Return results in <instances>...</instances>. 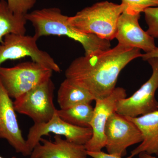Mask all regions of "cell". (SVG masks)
Here are the masks:
<instances>
[{
  "label": "cell",
  "instance_id": "1",
  "mask_svg": "<svg viewBox=\"0 0 158 158\" xmlns=\"http://www.w3.org/2000/svg\"><path fill=\"white\" fill-rule=\"evenodd\" d=\"M142 55L139 49L118 44L74 59L65 70V77L88 90L95 100L104 98L116 88L122 69Z\"/></svg>",
  "mask_w": 158,
  "mask_h": 158
},
{
  "label": "cell",
  "instance_id": "2",
  "mask_svg": "<svg viewBox=\"0 0 158 158\" xmlns=\"http://www.w3.org/2000/svg\"><path fill=\"white\" fill-rule=\"evenodd\" d=\"M25 17L34 27V36L38 39L43 36H66L81 44L85 55L110 48L109 40L83 33L74 27L69 22V16L62 14L59 8L37 9L28 12Z\"/></svg>",
  "mask_w": 158,
  "mask_h": 158
},
{
  "label": "cell",
  "instance_id": "3",
  "mask_svg": "<svg viewBox=\"0 0 158 158\" xmlns=\"http://www.w3.org/2000/svg\"><path fill=\"white\" fill-rule=\"evenodd\" d=\"M124 9L122 4L100 2L69 17V20L74 27L83 33L110 41L115 38L118 18Z\"/></svg>",
  "mask_w": 158,
  "mask_h": 158
},
{
  "label": "cell",
  "instance_id": "4",
  "mask_svg": "<svg viewBox=\"0 0 158 158\" xmlns=\"http://www.w3.org/2000/svg\"><path fill=\"white\" fill-rule=\"evenodd\" d=\"M53 71L36 62H23L11 67H0V81L15 99L51 78Z\"/></svg>",
  "mask_w": 158,
  "mask_h": 158
},
{
  "label": "cell",
  "instance_id": "5",
  "mask_svg": "<svg viewBox=\"0 0 158 158\" xmlns=\"http://www.w3.org/2000/svg\"><path fill=\"white\" fill-rule=\"evenodd\" d=\"M55 88L52 79H48L15 99V110L30 117L34 123L48 122L57 110L54 103Z\"/></svg>",
  "mask_w": 158,
  "mask_h": 158
},
{
  "label": "cell",
  "instance_id": "6",
  "mask_svg": "<svg viewBox=\"0 0 158 158\" xmlns=\"http://www.w3.org/2000/svg\"><path fill=\"white\" fill-rule=\"evenodd\" d=\"M38 39L34 36L11 34L4 37L0 44V67L8 60H16L30 57L32 61L60 73L61 69L53 58L45 51L40 50L37 45Z\"/></svg>",
  "mask_w": 158,
  "mask_h": 158
},
{
  "label": "cell",
  "instance_id": "7",
  "mask_svg": "<svg viewBox=\"0 0 158 158\" xmlns=\"http://www.w3.org/2000/svg\"><path fill=\"white\" fill-rule=\"evenodd\" d=\"M152 72L150 78L132 95L118 101L116 112L124 116L135 117L158 110L155 97L158 89V58L148 59Z\"/></svg>",
  "mask_w": 158,
  "mask_h": 158
},
{
  "label": "cell",
  "instance_id": "8",
  "mask_svg": "<svg viewBox=\"0 0 158 158\" xmlns=\"http://www.w3.org/2000/svg\"><path fill=\"white\" fill-rule=\"evenodd\" d=\"M105 134V147L108 153L120 157L126 155L128 148L143 141L142 134L136 124L116 112L108 118Z\"/></svg>",
  "mask_w": 158,
  "mask_h": 158
},
{
  "label": "cell",
  "instance_id": "9",
  "mask_svg": "<svg viewBox=\"0 0 158 158\" xmlns=\"http://www.w3.org/2000/svg\"><path fill=\"white\" fill-rule=\"evenodd\" d=\"M50 133L64 136L65 139L73 143L85 145L92 137V130L90 127H79L69 124L62 120L56 112L48 122L34 123L30 128L26 140L30 151L32 152L34 148L40 143L43 136L49 135Z\"/></svg>",
  "mask_w": 158,
  "mask_h": 158
},
{
  "label": "cell",
  "instance_id": "10",
  "mask_svg": "<svg viewBox=\"0 0 158 158\" xmlns=\"http://www.w3.org/2000/svg\"><path fill=\"white\" fill-rule=\"evenodd\" d=\"M126 90L121 87L116 88L110 95L95 100L93 117L90 123L92 135L85 144L87 151L98 152L105 147L106 138L105 134L106 123L110 115L116 112L118 101L127 98Z\"/></svg>",
  "mask_w": 158,
  "mask_h": 158
},
{
  "label": "cell",
  "instance_id": "11",
  "mask_svg": "<svg viewBox=\"0 0 158 158\" xmlns=\"http://www.w3.org/2000/svg\"><path fill=\"white\" fill-rule=\"evenodd\" d=\"M140 14L124 9L118 18L115 38L120 45L142 50L146 53L156 47L154 38L140 27Z\"/></svg>",
  "mask_w": 158,
  "mask_h": 158
},
{
  "label": "cell",
  "instance_id": "12",
  "mask_svg": "<svg viewBox=\"0 0 158 158\" xmlns=\"http://www.w3.org/2000/svg\"><path fill=\"white\" fill-rule=\"evenodd\" d=\"M13 102L0 81V138L6 139L23 156H31L19 128Z\"/></svg>",
  "mask_w": 158,
  "mask_h": 158
},
{
  "label": "cell",
  "instance_id": "13",
  "mask_svg": "<svg viewBox=\"0 0 158 158\" xmlns=\"http://www.w3.org/2000/svg\"><path fill=\"white\" fill-rule=\"evenodd\" d=\"M31 158H88L85 145L73 143L56 135L54 141L41 138L34 148Z\"/></svg>",
  "mask_w": 158,
  "mask_h": 158
},
{
  "label": "cell",
  "instance_id": "14",
  "mask_svg": "<svg viewBox=\"0 0 158 158\" xmlns=\"http://www.w3.org/2000/svg\"><path fill=\"white\" fill-rule=\"evenodd\" d=\"M138 127L143 141L127 158H133L141 152L158 156V110L135 117L126 116Z\"/></svg>",
  "mask_w": 158,
  "mask_h": 158
},
{
  "label": "cell",
  "instance_id": "15",
  "mask_svg": "<svg viewBox=\"0 0 158 158\" xmlns=\"http://www.w3.org/2000/svg\"><path fill=\"white\" fill-rule=\"evenodd\" d=\"M57 95L58 103L62 110L81 104H91L95 100L94 97L88 90L66 78L59 86Z\"/></svg>",
  "mask_w": 158,
  "mask_h": 158
},
{
  "label": "cell",
  "instance_id": "16",
  "mask_svg": "<svg viewBox=\"0 0 158 158\" xmlns=\"http://www.w3.org/2000/svg\"><path fill=\"white\" fill-rule=\"evenodd\" d=\"M27 22L25 15L14 13L7 1L0 0V44L8 34H25Z\"/></svg>",
  "mask_w": 158,
  "mask_h": 158
},
{
  "label": "cell",
  "instance_id": "17",
  "mask_svg": "<svg viewBox=\"0 0 158 158\" xmlns=\"http://www.w3.org/2000/svg\"><path fill=\"white\" fill-rule=\"evenodd\" d=\"M57 114L69 124L81 127H90L94 108L90 103H83L65 109L57 110Z\"/></svg>",
  "mask_w": 158,
  "mask_h": 158
},
{
  "label": "cell",
  "instance_id": "18",
  "mask_svg": "<svg viewBox=\"0 0 158 158\" xmlns=\"http://www.w3.org/2000/svg\"><path fill=\"white\" fill-rule=\"evenodd\" d=\"M148 29L146 32L154 38H158V6L150 7L144 11Z\"/></svg>",
  "mask_w": 158,
  "mask_h": 158
},
{
  "label": "cell",
  "instance_id": "19",
  "mask_svg": "<svg viewBox=\"0 0 158 158\" xmlns=\"http://www.w3.org/2000/svg\"><path fill=\"white\" fill-rule=\"evenodd\" d=\"M125 9L141 13L150 7H158V0H121Z\"/></svg>",
  "mask_w": 158,
  "mask_h": 158
},
{
  "label": "cell",
  "instance_id": "20",
  "mask_svg": "<svg viewBox=\"0 0 158 158\" xmlns=\"http://www.w3.org/2000/svg\"><path fill=\"white\" fill-rule=\"evenodd\" d=\"M9 8L15 14L25 15L37 2V0H7Z\"/></svg>",
  "mask_w": 158,
  "mask_h": 158
},
{
  "label": "cell",
  "instance_id": "21",
  "mask_svg": "<svg viewBox=\"0 0 158 158\" xmlns=\"http://www.w3.org/2000/svg\"><path fill=\"white\" fill-rule=\"evenodd\" d=\"M88 155L89 156L93 158H122V157L107 153L103 152L100 151L98 152H92L87 151Z\"/></svg>",
  "mask_w": 158,
  "mask_h": 158
},
{
  "label": "cell",
  "instance_id": "22",
  "mask_svg": "<svg viewBox=\"0 0 158 158\" xmlns=\"http://www.w3.org/2000/svg\"><path fill=\"white\" fill-rule=\"evenodd\" d=\"M141 57L144 61H147L148 59L150 58H158V48L156 47L153 50L150 52L142 54Z\"/></svg>",
  "mask_w": 158,
  "mask_h": 158
},
{
  "label": "cell",
  "instance_id": "23",
  "mask_svg": "<svg viewBox=\"0 0 158 158\" xmlns=\"http://www.w3.org/2000/svg\"><path fill=\"white\" fill-rule=\"evenodd\" d=\"M138 156L139 158H158L152 155L149 154L145 152H141Z\"/></svg>",
  "mask_w": 158,
  "mask_h": 158
},
{
  "label": "cell",
  "instance_id": "24",
  "mask_svg": "<svg viewBox=\"0 0 158 158\" xmlns=\"http://www.w3.org/2000/svg\"><path fill=\"white\" fill-rule=\"evenodd\" d=\"M0 158H4L2 157V156H0ZM12 158H15V157H12Z\"/></svg>",
  "mask_w": 158,
  "mask_h": 158
}]
</instances>
